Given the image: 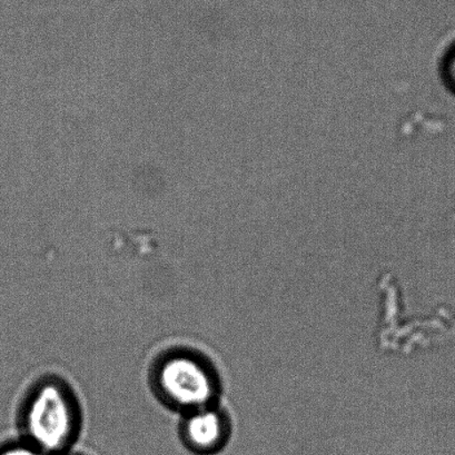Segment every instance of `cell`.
Returning a JSON list of instances; mask_svg holds the SVG:
<instances>
[{
	"label": "cell",
	"mask_w": 455,
	"mask_h": 455,
	"mask_svg": "<svg viewBox=\"0 0 455 455\" xmlns=\"http://www.w3.org/2000/svg\"><path fill=\"white\" fill-rule=\"evenodd\" d=\"M16 419L20 437L47 455H61L81 435L82 405L65 379L42 375L21 397Z\"/></svg>",
	"instance_id": "6da1fadb"
},
{
	"label": "cell",
	"mask_w": 455,
	"mask_h": 455,
	"mask_svg": "<svg viewBox=\"0 0 455 455\" xmlns=\"http://www.w3.org/2000/svg\"><path fill=\"white\" fill-rule=\"evenodd\" d=\"M148 383L158 402L180 415L213 405L219 395L213 366L187 347L158 353L149 366Z\"/></svg>",
	"instance_id": "7a4b0ae2"
},
{
	"label": "cell",
	"mask_w": 455,
	"mask_h": 455,
	"mask_svg": "<svg viewBox=\"0 0 455 455\" xmlns=\"http://www.w3.org/2000/svg\"><path fill=\"white\" fill-rule=\"evenodd\" d=\"M180 439L193 453L211 455L227 443L228 424L224 414L210 405L180 415Z\"/></svg>",
	"instance_id": "3957f363"
},
{
	"label": "cell",
	"mask_w": 455,
	"mask_h": 455,
	"mask_svg": "<svg viewBox=\"0 0 455 455\" xmlns=\"http://www.w3.org/2000/svg\"><path fill=\"white\" fill-rule=\"evenodd\" d=\"M0 455H47L28 441L19 439L6 440L0 443Z\"/></svg>",
	"instance_id": "277c9868"
},
{
	"label": "cell",
	"mask_w": 455,
	"mask_h": 455,
	"mask_svg": "<svg viewBox=\"0 0 455 455\" xmlns=\"http://www.w3.org/2000/svg\"><path fill=\"white\" fill-rule=\"evenodd\" d=\"M446 72H448L450 82L452 83L455 87V54L449 60L448 66H446Z\"/></svg>",
	"instance_id": "5b68a950"
},
{
	"label": "cell",
	"mask_w": 455,
	"mask_h": 455,
	"mask_svg": "<svg viewBox=\"0 0 455 455\" xmlns=\"http://www.w3.org/2000/svg\"><path fill=\"white\" fill-rule=\"evenodd\" d=\"M61 455H81V454H70V453L68 452V453H65V454H61Z\"/></svg>",
	"instance_id": "8992f818"
}]
</instances>
